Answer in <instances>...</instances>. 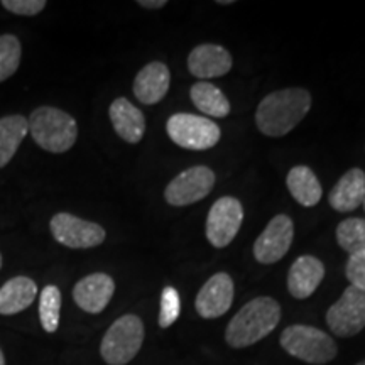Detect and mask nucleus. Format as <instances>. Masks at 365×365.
<instances>
[{
	"label": "nucleus",
	"instance_id": "12",
	"mask_svg": "<svg viewBox=\"0 0 365 365\" xmlns=\"http://www.w3.org/2000/svg\"><path fill=\"white\" fill-rule=\"evenodd\" d=\"M234 303V281L227 272H218L205 282L196 296V312L202 318H220Z\"/></svg>",
	"mask_w": 365,
	"mask_h": 365
},
{
	"label": "nucleus",
	"instance_id": "22",
	"mask_svg": "<svg viewBox=\"0 0 365 365\" xmlns=\"http://www.w3.org/2000/svg\"><path fill=\"white\" fill-rule=\"evenodd\" d=\"M190 97L200 112L212 117H227L230 113V102L218 86L208 81H198L190 88Z\"/></svg>",
	"mask_w": 365,
	"mask_h": 365
},
{
	"label": "nucleus",
	"instance_id": "27",
	"mask_svg": "<svg viewBox=\"0 0 365 365\" xmlns=\"http://www.w3.org/2000/svg\"><path fill=\"white\" fill-rule=\"evenodd\" d=\"M345 276L350 286L365 291V252L350 255L345 266Z\"/></svg>",
	"mask_w": 365,
	"mask_h": 365
},
{
	"label": "nucleus",
	"instance_id": "10",
	"mask_svg": "<svg viewBox=\"0 0 365 365\" xmlns=\"http://www.w3.org/2000/svg\"><path fill=\"white\" fill-rule=\"evenodd\" d=\"M215 186V173L207 166H193L180 173L164 191V198L173 207H186L203 200Z\"/></svg>",
	"mask_w": 365,
	"mask_h": 365
},
{
	"label": "nucleus",
	"instance_id": "6",
	"mask_svg": "<svg viewBox=\"0 0 365 365\" xmlns=\"http://www.w3.org/2000/svg\"><path fill=\"white\" fill-rule=\"evenodd\" d=\"M168 135L176 145L190 150H207L217 145L222 130L215 122L193 113H175L166 124Z\"/></svg>",
	"mask_w": 365,
	"mask_h": 365
},
{
	"label": "nucleus",
	"instance_id": "29",
	"mask_svg": "<svg viewBox=\"0 0 365 365\" xmlns=\"http://www.w3.org/2000/svg\"><path fill=\"white\" fill-rule=\"evenodd\" d=\"M139 6L145 9H161L166 6L164 0H139Z\"/></svg>",
	"mask_w": 365,
	"mask_h": 365
},
{
	"label": "nucleus",
	"instance_id": "9",
	"mask_svg": "<svg viewBox=\"0 0 365 365\" xmlns=\"http://www.w3.org/2000/svg\"><path fill=\"white\" fill-rule=\"evenodd\" d=\"M244 222V208L234 196H223L210 208L207 218V239L213 247L223 249L239 234Z\"/></svg>",
	"mask_w": 365,
	"mask_h": 365
},
{
	"label": "nucleus",
	"instance_id": "30",
	"mask_svg": "<svg viewBox=\"0 0 365 365\" xmlns=\"http://www.w3.org/2000/svg\"><path fill=\"white\" fill-rule=\"evenodd\" d=\"M218 4H220V6H232V0H218Z\"/></svg>",
	"mask_w": 365,
	"mask_h": 365
},
{
	"label": "nucleus",
	"instance_id": "2",
	"mask_svg": "<svg viewBox=\"0 0 365 365\" xmlns=\"http://www.w3.org/2000/svg\"><path fill=\"white\" fill-rule=\"evenodd\" d=\"M281 319V307L269 296H259L249 301L230 319L225 330V340L232 349H245L274 331Z\"/></svg>",
	"mask_w": 365,
	"mask_h": 365
},
{
	"label": "nucleus",
	"instance_id": "31",
	"mask_svg": "<svg viewBox=\"0 0 365 365\" xmlns=\"http://www.w3.org/2000/svg\"><path fill=\"white\" fill-rule=\"evenodd\" d=\"M0 365H6V357H4L2 349H0Z\"/></svg>",
	"mask_w": 365,
	"mask_h": 365
},
{
	"label": "nucleus",
	"instance_id": "32",
	"mask_svg": "<svg viewBox=\"0 0 365 365\" xmlns=\"http://www.w3.org/2000/svg\"><path fill=\"white\" fill-rule=\"evenodd\" d=\"M0 269H2V254H0Z\"/></svg>",
	"mask_w": 365,
	"mask_h": 365
},
{
	"label": "nucleus",
	"instance_id": "20",
	"mask_svg": "<svg viewBox=\"0 0 365 365\" xmlns=\"http://www.w3.org/2000/svg\"><path fill=\"white\" fill-rule=\"evenodd\" d=\"M286 185L289 193L293 195V198L301 207H314L323 196V188L317 175L307 166H294L287 173Z\"/></svg>",
	"mask_w": 365,
	"mask_h": 365
},
{
	"label": "nucleus",
	"instance_id": "7",
	"mask_svg": "<svg viewBox=\"0 0 365 365\" xmlns=\"http://www.w3.org/2000/svg\"><path fill=\"white\" fill-rule=\"evenodd\" d=\"M327 325L336 336L349 339L365 328V291L349 286L327 312Z\"/></svg>",
	"mask_w": 365,
	"mask_h": 365
},
{
	"label": "nucleus",
	"instance_id": "11",
	"mask_svg": "<svg viewBox=\"0 0 365 365\" xmlns=\"http://www.w3.org/2000/svg\"><path fill=\"white\" fill-rule=\"evenodd\" d=\"M294 237V225L287 215H276L254 244V257L261 264H274L287 254Z\"/></svg>",
	"mask_w": 365,
	"mask_h": 365
},
{
	"label": "nucleus",
	"instance_id": "8",
	"mask_svg": "<svg viewBox=\"0 0 365 365\" xmlns=\"http://www.w3.org/2000/svg\"><path fill=\"white\" fill-rule=\"evenodd\" d=\"M49 230L54 240L68 249L98 247L105 240V228L95 222L83 220L71 213H56L49 222Z\"/></svg>",
	"mask_w": 365,
	"mask_h": 365
},
{
	"label": "nucleus",
	"instance_id": "16",
	"mask_svg": "<svg viewBox=\"0 0 365 365\" xmlns=\"http://www.w3.org/2000/svg\"><path fill=\"white\" fill-rule=\"evenodd\" d=\"M171 75L164 63L153 61L137 73L134 80V95L140 103L156 105L166 97L170 90Z\"/></svg>",
	"mask_w": 365,
	"mask_h": 365
},
{
	"label": "nucleus",
	"instance_id": "25",
	"mask_svg": "<svg viewBox=\"0 0 365 365\" xmlns=\"http://www.w3.org/2000/svg\"><path fill=\"white\" fill-rule=\"evenodd\" d=\"M21 41L14 34L0 36V83L11 78L21 65Z\"/></svg>",
	"mask_w": 365,
	"mask_h": 365
},
{
	"label": "nucleus",
	"instance_id": "5",
	"mask_svg": "<svg viewBox=\"0 0 365 365\" xmlns=\"http://www.w3.org/2000/svg\"><path fill=\"white\" fill-rule=\"evenodd\" d=\"M144 344V323L135 314H124L108 328L100 344V355L108 365H127Z\"/></svg>",
	"mask_w": 365,
	"mask_h": 365
},
{
	"label": "nucleus",
	"instance_id": "26",
	"mask_svg": "<svg viewBox=\"0 0 365 365\" xmlns=\"http://www.w3.org/2000/svg\"><path fill=\"white\" fill-rule=\"evenodd\" d=\"M180 313L181 299L178 291L173 286L164 287L161 294V309H159V327L170 328L180 318Z\"/></svg>",
	"mask_w": 365,
	"mask_h": 365
},
{
	"label": "nucleus",
	"instance_id": "34",
	"mask_svg": "<svg viewBox=\"0 0 365 365\" xmlns=\"http://www.w3.org/2000/svg\"><path fill=\"white\" fill-rule=\"evenodd\" d=\"M362 205H364V210H365V198H364V203Z\"/></svg>",
	"mask_w": 365,
	"mask_h": 365
},
{
	"label": "nucleus",
	"instance_id": "19",
	"mask_svg": "<svg viewBox=\"0 0 365 365\" xmlns=\"http://www.w3.org/2000/svg\"><path fill=\"white\" fill-rule=\"evenodd\" d=\"M36 296H38V284L31 277H12L0 287V314L11 317L24 312L34 303Z\"/></svg>",
	"mask_w": 365,
	"mask_h": 365
},
{
	"label": "nucleus",
	"instance_id": "13",
	"mask_svg": "<svg viewBox=\"0 0 365 365\" xmlns=\"http://www.w3.org/2000/svg\"><path fill=\"white\" fill-rule=\"evenodd\" d=\"M113 293H115V282L112 277L108 274L95 272L76 282L73 299L83 312L98 314L108 307Z\"/></svg>",
	"mask_w": 365,
	"mask_h": 365
},
{
	"label": "nucleus",
	"instance_id": "28",
	"mask_svg": "<svg viewBox=\"0 0 365 365\" xmlns=\"http://www.w3.org/2000/svg\"><path fill=\"white\" fill-rule=\"evenodd\" d=\"M2 6L9 12L17 14V16H36V14L43 12L46 7L44 0H2Z\"/></svg>",
	"mask_w": 365,
	"mask_h": 365
},
{
	"label": "nucleus",
	"instance_id": "21",
	"mask_svg": "<svg viewBox=\"0 0 365 365\" xmlns=\"http://www.w3.org/2000/svg\"><path fill=\"white\" fill-rule=\"evenodd\" d=\"M27 132H29V122L24 115L16 113L0 118V170L11 163Z\"/></svg>",
	"mask_w": 365,
	"mask_h": 365
},
{
	"label": "nucleus",
	"instance_id": "23",
	"mask_svg": "<svg viewBox=\"0 0 365 365\" xmlns=\"http://www.w3.org/2000/svg\"><path fill=\"white\" fill-rule=\"evenodd\" d=\"M336 242L345 252H365V220L364 218H346L336 227Z\"/></svg>",
	"mask_w": 365,
	"mask_h": 365
},
{
	"label": "nucleus",
	"instance_id": "33",
	"mask_svg": "<svg viewBox=\"0 0 365 365\" xmlns=\"http://www.w3.org/2000/svg\"><path fill=\"white\" fill-rule=\"evenodd\" d=\"M357 365H365V360H362V362H359Z\"/></svg>",
	"mask_w": 365,
	"mask_h": 365
},
{
	"label": "nucleus",
	"instance_id": "24",
	"mask_svg": "<svg viewBox=\"0 0 365 365\" xmlns=\"http://www.w3.org/2000/svg\"><path fill=\"white\" fill-rule=\"evenodd\" d=\"M61 291L56 286H46L39 296V319L46 333H54L59 327Z\"/></svg>",
	"mask_w": 365,
	"mask_h": 365
},
{
	"label": "nucleus",
	"instance_id": "18",
	"mask_svg": "<svg viewBox=\"0 0 365 365\" xmlns=\"http://www.w3.org/2000/svg\"><path fill=\"white\" fill-rule=\"evenodd\" d=\"M110 120L120 139L129 144L140 143L145 132L144 113L127 98H117L110 105Z\"/></svg>",
	"mask_w": 365,
	"mask_h": 365
},
{
	"label": "nucleus",
	"instance_id": "15",
	"mask_svg": "<svg viewBox=\"0 0 365 365\" xmlns=\"http://www.w3.org/2000/svg\"><path fill=\"white\" fill-rule=\"evenodd\" d=\"M325 277V266L313 255H301L296 259L287 274V289L293 298L307 299L312 296Z\"/></svg>",
	"mask_w": 365,
	"mask_h": 365
},
{
	"label": "nucleus",
	"instance_id": "14",
	"mask_svg": "<svg viewBox=\"0 0 365 365\" xmlns=\"http://www.w3.org/2000/svg\"><path fill=\"white\" fill-rule=\"evenodd\" d=\"M232 56L218 44H200L188 56V70L200 80L217 78L232 70Z\"/></svg>",
	"mask_w": 365,
	"mask_h": 365
},
{
	"label": "nucleus",
	"instance_id": "1",
	"mask_svg": "<svg viewBox=\"0 0 365 365\" xmlns=\"http://www.w3.org/2000/svg\"><path fill=\"white\" fill-rule=\"evenodd\" d=\"M312 108V95L304 88H284L269 93L259 103L255 124L269 137L289 134Z\"/></svg>",
	"mask_w": 365,
	"mask_h": 365
},
{
	"label": "nucleus",
	"instance_id": "3",
	"mask_svg": "<svg viewBox=\"0 0 365 365\" xmlns=\"http://www.w3.org/2000/svg\"><path fill=\"white\" fill-rule=\"evenodd\" d=\"M34 143L48 153L70 150L78 137V124L70 113L56 107H39L27 118Z\"/></svg>",
	"mask_w": 365,
	"mask_h": 365
},
{
	"label": "nucleus",
	"instance_id": "17",
	"mask_svg": "<svg viewBox=\"0 0 365 365\" xmlns=\"http://www.w3.org/2000/svg\"><path fill=\"white\" fill-rule=\"evenodd\" d=\"M365 198V173L359 168L346 171L333 186L328 196L330 207L336 212L346 213L357 210Z\"/></svg>",
	"mask_w": 365,
	"mask_h": 365
},
{
	"label": "nucleus",
	"instance_id": "4",
	"mask_svg": "<svg viewBox=\"0 0 365 365\" xmlns=\"http://www.w3.org/2000/svg\"><path fill=\"white\" fill-rule=\"evenodd\" d=\"M279 344L287 354L303 362L323 365L336 357L335 340L319 328L308 325H291L281 333Z\"/></svg>",
	"mask_w": 365,
	"mask_h": 365
}]
</instances>
